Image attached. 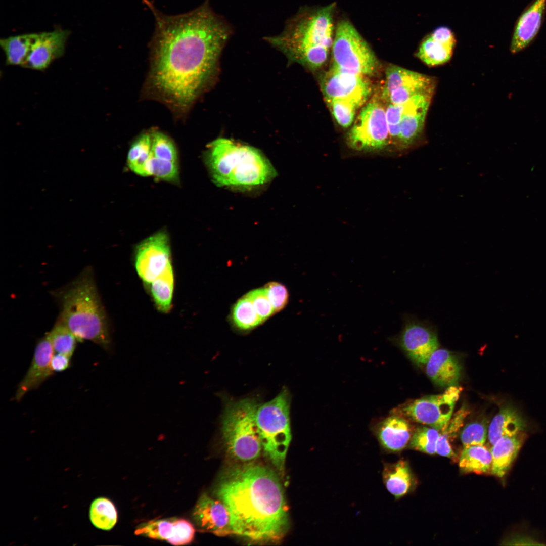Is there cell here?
Masks as SVG:
<instances>
[{"instance_id": "cell-10", "label": "cell", "mask_w": 546, "mask_h": 546, "mask_svg": "<svg viewBox=\"0 0 546 546\" xmlns=\"http://www.w3.org/2000/svg\"><path fill=\"white\" fill-rule=\"evenodd\" d=\"M461 388L448 387L441 394L424 396L403 408L404 414L413 420L441 430L451 418Z\"/></svg>"}, {"instance_id": "cell-43", "label": "cell", "mask_w": 546, "mask_h": 546, "mask_svg": "<svg viewBox=\"0 0 546 546\" xmlns=\"http://www.w3.org/2000/svg\"><path fill=\"white\" fill-rule=\"evenodd\" d=\"M264 288L275 311L281 310L288 300V294L286 287L280 283L271 282L267 284Z\"/></svg>"}, {"instance_id": "cell-26", "label": "cell", "mask_w": 546, "mask_h": 546, "mask_svg": "<svg viewBox=\"0 0 546 546\" xmlns=\"http://www.w3.org/2000/svg\"><path fill=\"white\" fill-rule=\"evenodd\" d=\"M35 33L12 36L0 40L7 65L23 66L30 52Z\"/></svg>"}, {"instance_id": "cell-41", "label": "cell", "mask_w": 546, "mask_h": 546, "mask_svg": "<svg viewBox=\"0 0 546 546\" xmlns=\"http://www.w3.org/2000/svg\"><path fill=\"white\" fill-rule=\"evenodd\" d=\"M246 295L251 301L256 312L263 321L274 313L275 310L267 297L265 288L254 290Z\"/></svg>"}, {"instance_id": "cell-18", "label": "cell", "mask_w": 546, "mask_h": 546, "mask_svg": "<svg viewBox=\"0 0 546 546\" xmlns=\"http://www.w3.org/2000/svg\"><path fill=\"white\" fill-rule=\"evenodd\" d=\"M193 518L199 530L219 536L233 534L229 512L219 499L203 494L197 502L192 513Z\"/></svg>"}, {"instance_id": "cell-22", "label": "cell", "mask_w": 546, "mask_h": 546, "mask_svg": "<svg viewBox=\"0 0 546 546\" xmlns=\"http://www.w3.org/2000/svg\"><path fill=\"white\" fill-rule=\"evenodd\" d=\"M526 426V421L518 409L511 404L506 405L500 409L490 424L489 441L493 445L500 438L522 432Z\"/></svg>"}, {"instance_id": "cell-39", "label": "cell", "mask_w": 546, "mask_h": 546, "mask_svg": "<svg viewBox=\"0 0 546 546\" xmlns=\"http://www.w3.org/2000/svg\"><path fill=\"white\" fill-rule=\"evenodd\" d=\"M487 434L486 425L484 422H475L467 425L461 434L464 447L484 445Z\"/></svg>"}, {"instance_id": "cell-2", "label": "cell", "mask_w": 546, "mask_h": 546, "mask_svg": "<svg viewBox=\"0 0 546 546\" xmlns=\"http://www.w3.org/2000/svg\"><path fill=\"white\" fill-rule=\"evenodd\" d=\"M216 494L227 508L233 534L255 541L279 540L289 526L288 508L277 475L254 463L223 474Z\"/></svg>"}, {"instance_id": "cell-17", "label": "cell", "mask_w": 546, "mask_h": 546, "mask_svg": "<svg viewBox=\"0 0 546 546\" xmlns=\"http://www.w3.org/2000/svg\"><path fill=\"white\" fill-rule=\"evenodd\" d=\"M432 96V94L418 95L402 104L399 149L413 146L421 137Z\"/></svg>"}, {"instance_id": "cell-32", "label": "cell", "mask_w": 546, "mask_h": 546, "mask_svg": "<svg viewBox=\"0 0 546 546\" xmlns=\"http://www.w3.org/2000/svg\"><path fill=\"white\" fill-rule=\"evenodd\" d=\"M47 334L54 352L72 356L78 341L65 325L57 320L52 330Z\"/></svg>"}, {"instance_id": "cell-42", "label": "cell", "mask_w": 546, "mask_h": 546, "mask_svg": "<svg viewBox=\"0 0 546 546\" xmlns=\"http://www.w3.org/2000/svg\"><path fill=\"white\" fill-rule=\"evenodd\" d=\"M195 529L191 522L180 518L175 519V530L172 537L168 541L173 545H184L194 539Z\"/></svg>"}, {"instance_id": "cell-34", "label": "cell", "mask_w": 546, "mask_h": 546, "mask_svg": "<svg viewBox=\"0 0 546 546\" xmlns=\"http://www.w3.org/2000/svg\"><path fill=\"white\" fill-rule=\"evenodd\" d=\"M175 530L174 519L152 520L139 525L135 530L137 535H143L154 539L167 542L173 536Z\"/></svg>"}, {"instance_id": "cell-29", "label": "cell", "mask_w": 546, "mask_h": 546, "mask_svg": "<svg viewBox=\"0 0 546 546\" xmlns=\"http://www.w3.org/2000/svg\"><path fill=\"white\" fill-rule=\"evenodd\" d=\"M453 49L433 39L430 34L421 41L416 57L429 66L442 65L451 58Z\"/></svg>"}, {"instance_id": "cell-1", "label": "cell", "mask_w": 546, "mask_h": 546, "mask_svg": "<svg viewBox=\"0 0 546 546\" xmlns=\"http://www.w3.org/2000/svg\"><path fill=\"white\" fill-rule=\"evenodd\" d=\"M209 1L190 12L168 15L144 0L155 22L151 85L179 111L188 109L204 89L232 33Z\"/></svg>"}, {"instance_id": "cell-37", "label": "cell", "mask_w": 546, "mask_h": 546, "mask_svg": "<svg viewBox=\"0 0 546 546\" xmlns=\"http://www.w3.org/2000/svg\"><path fill=\"white\" fill-rule=\"evenodd\" d=\"M439 434L438 430L433 427H420L415 430L410 440L414 449L430 454L436 452V446Z\"/></svg>"}, {"instance_id": "cell-13", "label": "cell", "mask_w": 546, "mask_h": 546, "mask_svg": "<svg viewBox=\"0 0 546 546\" xmlns=\"http://www.w3.org/2000/svg\"><path fill=\"white\" fill-rule=\"evenodd\" d=\"M367 77L332 66L321 80L326 101L344 99L361 106L371 92V85Z\"/></svg>"}, {"instance_id": "cell-6", "label": "cell", "mask_w": 546, "mask_h": 546, "mask_svg": "<svg viewBox=\"0 0 546 546\" xmlns=\"http://www.w3.org/2000/svg\"><path fill=\"white\" fill-rule=\"evenodd\" d=\"M259 404L253 398L231 400L225 406L221 417L223 438L229 453L235 459L253 460L262 449L256 422Z\"/></svg>"}, {"instance_id": "cell-40", "label": "cell", "mask_w": 546, "mask_h": 546, "mask_svg": "<svg viewBox=\"0 0 546 546\" xmlns=\"http://www.w3.org/2000/svg\"><path fill=\"white\" fill-rule=\"evenodd\" d=\"M402 104H388L386 108V115L388 124L390 144L399 148L400 124L403 113Z\"/></svg>"}, {"instance_id": "cell-28", "label": "cell", "mask_w": 546, "mask_h": 546, "mask_svg": "<svg viewBox=\"0 0 546 546\" xmlns=\"http://www.w3.org/2000/svg\"><path fill=\"white\" fill-rule=\"evenodd\" d=\"M430 76L396 65H390L385 72L382 98L391 91L424 81Z\"/></svg>"}, {"instance_id": "cell-45", "label": "cell", "mask_w": 546, "mask_h": 546, "mask_svg": "<svg viewBox=\"0 0 546 546\" xmlns=\"http://www.w3.org/2000/svg\"><path fill=\"white\" fill-rule=\"evenodd\" d=\"M71 358L67 355L57 353L54 354L51 360V367L54 373L62 372L71 365Z\"/></svg>"}, {"instance_id": "cell-23", "label": "cell", "mask_w": 546, "mask_h": 546, "mask_svg": "<svg viewBox=\"0 0 546 546\" xmlns=\"http://www.w3.org/2000/svg\"><path fill=\"white\" fill-rule=\"evenodd\" d=\"M383 480L388 491L396 498L401 497L412 489L414 479L407 462L400 460L384 466Z\"/></svg>"}, {"instance_id": "cell-11", "label": "cell", "mask_w": 546, "mask_h": 546, "mask_svg": "<svg viewBox=\"0 0 546 546\" xmlns=\"http://www.w3.org/2000/svg\"><path fill=\"white\" fill-rule=\"evenodd\" d=\"M171 262L170 240L165 231L151 235L135 247V268L146 285L159 276Z\"/></svg>"}, {"instance_id": "cell-38", "label": "cell", "mask_w": 546, "mask_h": 546, "mask_svg": "<svg viewBox=\"0 0 546 546\" xmlns=\"http://www.w3.org/2000/svg\"><path fill=\"white\" fill-rule=\"evenodd\" d=\"M151 150L154 157L178 162L177 149L168 136L158 131L151 132Z\"/></svg>"}, {"instance_id": "cell-30", "label": "cell", "mask_w": 546, "mask_h": 546, "mask_svg": "<svg viewBox=\"0 0 546 546\" xmlns=\"http://www.w3.org/2000/svg\"><path fill=\"white\" fill-rule=\"evenodd\" d=\"M89 517L96 528L103 530L112 529L117 523V512L111 500L104 497L95 498L92 502Z\"/></svg>"}, {"instance_id": "cell-14", "label": "cell", "mask_w": 546, "mask_h": 546, "mask_svg": "<svg viewBox=\"0 0 546 546\" xmlns=\"http://www.w3.org/2000/svg\"><path fill=\"white\" fill-rule=\"evenodd\" d=\"M67 29H56L36 33L24 68L44 71L55 60L62 57L70 34Z\"/></svg>"}, {"instance_id": "cell-21", "label": "cell", "mask_w": 546, "mask_h": 546, "mask_svg": "<svg viewBox=\"0 0 546 546\" xmlns=\"http://www.w3.org/2000/svg\"><path fill=\"white\" fill-rule=\"evenodd\" d=\"M381 445L386 449L396 452L403 449L411 438V428L404 419L396 416L386 418L377 431Z\"/></svg>"}, {"instance_id": "cell-7", "label": "cell", "mask_w": 546, "mask_h": 546, "mask_svg": "<svg viewBox=\"0 0 546 546\" xmlns=\"http://www.w3.org/2000/svg\"><path fill=\"white\" fill-rule=\"evenodd\" d=\"M256 422L264 454L277 469L283 471L291 440L290 397L286 389L259 405Z\"/></svg>"}, {"instance_id": "cell-44", "label": "cell", "mask_w": 546, "mask_h": 546, "mask_svg": "<svg viewBox=\"0 0 546 546\" xmlns=\"http://www.w3.org/2000/svg\"><path fill=\"white\" fill-rule=\"evenodd\" d=\"M435 40L452 49L456 44V39L452 31L448 27L440 26L430 33Z\"/></svg>"}, {"instance_id": "cell-16", "label": "cell", "mask_w": 546, "mask_h": 546, "mask_svg": "<svg viewBox=\"0 0 546 546\" xmlns=\"http://www.w3.org/2000/svg\"><path fill=\"white\" fill-rule=\"evenodd\" d=\"M54 350L47 334L36 344L31 363L24 377L19 383L15 396L20 401L28 392L38 388L55 373L51 367Z\"/></svg>"}, {"instance_id": "cell-31", "label": "cell", "mask_w": 546, "mask_h": 546, "mask_svg": "<svg viewBox=\"0 0 546 546\" xmlns=\"http://www.w3.org/2000/svg\"><path fill=\"white\" fill-rule=\"evenodd\" d=\"M468 414V410L466 407H462L454 414L452 419L450 418L440 430L436 443V453L449 458H456L451 447V442L456 436Z\"/></svg>"}, {"instance_id": "cell-33", "label": "cell", "mask_w": 546, "mask_h": 546, "mask_svg": "<svg viewBox=\"0 0 546 546\" xmlns=\"http://www.w3.org/2000/svg\"><path fill=\"white\" fill-rule=\"evenodd\" d=\"M232 316L235 325L243 330L255 327L263 322L247 295L236 303L233 308Z\"/></svg>"}, {"instance_id": "cell-5", "label": "cell", "mask_w": 546, "mask_h": 546, "mask_svg": "<svg viewBox=\"0 0 546 546\" xmlns=\"http://www.w3.org/2000/svg\"><path fill=\"white\" fill-rule=\"evenodd\" d=\"M204 159L218 187L251 190L270 182L277 174L259 150L228 139L219 138L210 143Z\"/></svg>"}, {"instance_id": "cell-8", "label": "cell", "mask_w": 546, "mask_h": 546, "mask_svg": "<svg viewBox=\"0 0 546 546\" xmlns=\"http://www.w3.org/2000/svg\"><path fill=\"white\" fill-rule=\"evenodd\" d=\"M331 52L334 68L366 76L377 68L374 53L348 20H342L336 24Z\"/></svg>"}, {"instance_id": "cell-20", "label": "cell", "mask_w": 546, "mask_h": 546, "mask_svg": "<svg viewBox=\"0 0 546 546\" xmlns=\"http://www.w3.org/2000/svg\"><path fill=\"white\" fill-rule=\"evenodd\" d=\"M526 438V434L520 432L514 435L503 436L492 445L491 473L503 477L510 469L520 448Z\"/></svg>"}, {"instance_id": "cell-19", "label": "cell", "mask_w": 546, "mask_h": 546, "mask_svg": "<svg viewBox=\"0 0 546 546\" xmlns=\"http://www.w3.org/2000/svg\"><path fill=\"white\" fill-rule=\"evenodd\" d=\"M426 372L429 378L442 387L456 386L461 374V366L450 351L437 349L427 362Z\"/></svg>"}, {"instance_id": "cell-27", "label": "cell", "mask_w": 546, "mask_h": 546, "mask_svg": "<svg viewBox=\"0 0 546 546\" xmlns=\"http://www.w3.org/2000/svg\"><path fill=\"white\" fill-rule=\"evenodd\" d=\"M152 155L151 132L141 134L131 145L127 154V163L134 173L148 176V162Z\"/></svg>"}, {"instance_id": "cell-9", "label": "cell", "mask_w": 546, "mask_h": 546, "mask_svg": "<svg viewBox=\"0 0 546 546\" xmlns=\"http://www.w3.org/2000/svg\"><path fill=\"white\" fill-rule=\"evenodd\" d=\"M347 142L359 151L382 150L390 144L386 108L376 101L370 102L360 111L348 133Z\"/></svg>"}, {"instance_id": "cell-12", "label": "cell", "mask_w": 546, "mask_h": 546, "mask_svg": "<svg viewBox=\"0 0 546 546\" xmlns=\"http://www.w3.org/2000/svg\"><path fill=\"white\" fill-rule=\"evenodd\" d=\"M402 320V329L397 339L399 345L416 363L426 365L438 348L436 328L429 322L411 314H404Z\"/></svg>"}, {"instance_id": "cell-4", "label": "cell", "mask_w": 546, "mask_h": 546, "mask_svg": "<svg viewBox=\"0 0 546 546\" xmlns=\"http://www.w3.org/2000/svg\"><path fill=\"white\" fill-rule=\"evenodd\" d=\"M60 308L57 320L65 325L78 341H90L105 350L111 339L92 267H85L73 280L52 292Z\"/></svg>"}, {"instance_id": "cell-3", "label": "cell", "mask_w": 546, "mask_h": 546, "mask_svg": "<svg viewBox=\"0 0 546 546\" xmlns=\"http://www.w3.org/2000/svg\"><path fill=\"white\" fill-rule=\"evenodd\" d=\"M335 6L302 9L287 21L280 34L264 39L291 62L317 69L326 62L332 48Z\"/></svg>"}, {"instance_id": "cell-24", "label": "cell", "mask_w": 546, "mask_h": 546, "mask_svg": "<svg viewBox=\"0 0 546 546\" xmlns=\"http://www.w3.org/2000/svg\"><path fill=\"white\" fill-rule=\"evenodd\" d=\"M459 467L464 473H486L491 471L492 456L483 445L464 447L459 462Z\"/></svg>"}, {"instance_id": "cell-15", "label": "cell", "mask_w": 546, "mask_h": 546, "mask_svg": "<svg viewBox=\"0 0 546 546\" xmlns=\"http://www.w3.org/2000/svg\"><path fill=\"white\" fill-rule=\"evenodd\" d=\"M546 0H532L515 22L510 51L515 55L531 45L536 38L544 21Z\"/></svg>"}, {"instance_id": "cell-36", "label": "cell", "mask_w": 546, "mask_h": 546, "mask_svg": "<svg viewBox=\"0 0 546 546\" xmlns=\"http://www.w3.org/2000/svg\"><path fill=\"white\" fill-rule=\"evenodd\" d=\"M327 102L336 122L344 128L351 126L354 120L357 110L361 106L355 102L344 99H334Z\"/></svg>"}, {"instance_id": "cell-35", "label": "cell", "mask_w": 546, "mask_h": 546, "mask_svg": "<svg viewBox=\"0 0 546 546\" xmlns=\"http://www.w3.org/2000/svg\"><path fill=\"white\" fill-rule=\"evenodd\" d=\"M148 174L155 178L174 184L179 182L178 162L154 157L152 153L148 163Z\"/></svg>"}, {"instance_id": "cell-25", "label": "cell", "mask_w": 546, "mask_h": 546, "mask_svg": "<svg viewBox=\"0 0 546 546\" xmlns=\"http://www.w3.org/2000/svg\"><path fill=\"white\" fill-rule=\"evenodd\" d=\"M158 309L168 312L171 306L173 289L174 275L171 262L165 270L151 283L147 285Z\"/></svg>"}]
</instances>
